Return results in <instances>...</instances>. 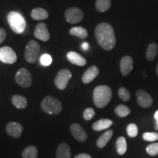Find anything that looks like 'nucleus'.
<instances>
[{"label": "nucleus", "instance_id": "33", "mask_svg": "<svg viewBox=\"0 0 158 158\" xmlns=\"http://www.w3.org/2000/svg\"><path fill=\"white\" fill-rule=\"evenodd\" d=\"M94 115H95V111H94V110L92 108H88L86 109H85L84 111V114H83L84 118L86 120H88V121L92 119L94 116Z\"/></svg>", "mask_w": 158, "mask_h": 158}, {"label": "nucleus", "instance_id": "20", "mask_svg": "<svg viewBox=\"0 0 158 158\" xmlns=\"http://www.w3.org/2000/svg\"><path fill=\"white\" fill-rule=\"evenodd\" d=\"M113 136V131L111 130H108L106 131L102 135L98 138L97 141V146L99 148H103L108 143L110 138Z\"/></svg>", "mask_w": 158, "mask_h": 158}, {"label": "nucleus", "instance_id": "22", "mask_svg": "<svg viewBox=\"0 0 158 158\" xmlns=\"http://www.w3.org/2000/svg\"><path fill=\"white\" fill-rule=\"evenodd\" d=\"M70 34L73 36L78 37L81 39H86L88 37L87 30L84 27H75L70 29Z\"/></svg>", "mask_w": 158, "mask_h": 158}, {"label": "nucleus", "instance_id": "19", "mask_svg": "<svg viewBox=\"0 0 158 158\" xmlns=\"http://www.w3.org/2000/svg\"><path fill=\"white\" fill-rule=\"evenodd\" d=\"M31 17L35 21H43L48 18V13L46 10L37 7L32 10L31 13Z\"/></svg>", "mask_w": 158, "mask_h": 158}, {"label": "nucleus", "instance_id": "26", "mask_svg": "<svg viewBox=\"0 0 158 158\" xmlns=\"http://www.w3.org/2000/svg\"><path fill=\"white\" fill-rule=\"evenodd\" d=\"M38 151L35 146H29L23 150L22 152L23 158H37Z\"/></svg>", "mask_w": 158, "mask_h": 158}, {"label": "nucleus", "instance_id": "2", "mask_svg": "<svg viewBox=\"0 0 158 158\" xmlns=\"http://www.w3.org/2000/svg\"><path fill=\"white\" fill-rule=\"evenodd\" d=\"M112 91L109 86L101 85L94 88L93 92L94 103L99 108H103L111 100Z\"/></svg>", "mask_w": 158, "mask_h": 158}, {"label": "nucleus", "instance_id": "37", "mask_svg": "<svg viewBox=\"0 0 158 158\" xmlns=\"http://www.w3.org/2000/svg\"><path fill=\"white\" fill-rule=\"evenodd\" d=\"M81 48H83V50L86 51L89 48V44L87 43H84L81 45Z\"/></svg>", "mask_w": 158, "mask_h": 158}, {"label": "nucleus", "instance_id": "25", "mask_svg": "<svg viewBox=\"0 0 158 158\" xmlns=\"http://www.w3.org/2000/svg\"><path fill=\"white\" fill-rule=\"evenodd\" d=\"M111 6L110 0H97L95 7L97 10L100 13H105L110 9Z\"/></svg>", "mask_w": 158, "mask_h": 158}, {"label": "nucleus", "instance_id": "30", "mask_svg": "<svg viewBox=\"0 0 158 158\" xmlns=\"http://www.w3.org/2000/svg\"><path fill=\"white\" fill-rule=\"evenodd\" d=\"M147 152L151 156L158 155V143L150 144L147 147Z\"/></svg>", "mask_w": 158, "mask_h": 158}, {"label": "nucleus", "instance_id": "21", "mask_svg": "<svg viewBox=\"0 0 158 158\" xmlns=\"http://www.w3.org/2000/svg\"><path fill=\"white\" fill-rule=\"evenodd\" d=\"M12 102L14 106L19 109H23L27 106V100L25 97L19 95V94H15L12 98Z\"/></svg>", "mask_w": 158, "mask_h": 158}, {"label": "nucleus", "instance_id": "14", "mask_svg": "<svg viewBox=\"0 0 158 158\" xmlns=\"http://www.w3.org/2000/svg\"><path fill=\"white\" fill-rule=\"evenodd\" d=\"M100 73V70L98 67L95 65H92L85 71V73L82 76V81L84 84H87L92 81H93L96 77Z\"/></svg>", "mask_w": 158, "mask_h": 158}, {"label": "nucleus", "instance_id": "5", "mask_svg": "<svg viewBox=\"0 0 158 158\" xmlns=\"http://www.w3.org/2000/svg\"><path fill=\"white\" fill-rule=\"evenodd\" d=\"M40 46L35 40H30L26 46L24 56L25 59L29 63H35L38 56Z\"/></svg>", "mask_w": 158, "mask_h": 158}, {"label": "nucleus", "instance_id": "18", "mask_svg": "<svg viewBox=\"0 0 158 158\" xmlns=\"http://www.w3.org/2000/svg\"><path fill=\"white\" fill-rule=\"evenodd\" d=\"M113 124V122L108 118H102L94 122L92 124V129L95 131H101V130L108 129Z\"/></svg>", "mask_w": 158, "mask_h": 158}, {"label": "nucleus", "instance_id": "29", "mask_svg": "<svg viewBox=\"0 0 158 158\" xmlns=\"http://www.w3.org/2000/svg\"><path fill=\"white\" fill-rule=\"evenodd\" d=\"M118 94L120 99L123 100V101L127 102L130 99V92L124 87L119 88V89L118 91Z\"/></svg>", "mask_w": 158, "mask_h": 158}, {"label": "nucleus", "instance_id": "24", "mask_svg": "<svg viewBox=\"0 0 158 158\" xmlns=\"http://www.w3.org/2000/svg\"><path fill=\"white\" fill-rule=\"evenodd\" d=\"M116 152L118 155H122L125 154L127 149V144L126 139L124 137H119L117 139L116 143Z\"/></svg>", "mask_w": 158, "mask_h": 158}, {"label": "nucleus", "instance_id": "10", "mask_svg": "<svg viewBox=\"0 0 158 158\" xmlns=\"http://www.w3.org/2000/svg\"><path fill=\"white\" fill-rule=\"evenodd\" d=\"M138 103L142 108H149L153 103V100L151 95L143 89H139L136 92Z\"/></svg>", "mask_w": 158, "mask_h": 158}, {"label": "nucleus", "instance_id": "3", "mask_svg": "<svg viewBox=\"0 0 158 158\" xmlns=\"http://www.w3.org/2000/svg\"><path fill=\"white\" fill-rule=\"evenodd\" d=\"M7 21L12 30L16 34H21L26 28V21L20 13L15 11L10 12L7 15Z\"/></svg>", "mask_w": 158, "mask_h": 158}, {"label": "nucleus", "instance_id": "9", "mask_svg": "<svg viewBox=\"0 0 158 158\" xmlns=\"http://www.w3.org/2000/svg\"><path fill=\"white\" fill-rule=\"evenodd\" d=\"M0 61L5 64H13L17 61V55L10 47H2L0 48Z\"/></svg>", "mask_w": 158, "mask_h": 158}, {"label": "nucleus", "instance_id": "27", "mask_svg": "<svg viewBox=\"0 0 158 158\" xmlns=\"http://www.w3.org/2000/svg\"><path fill=\"white\" fill-rule=\"evenodd\" d=\"M115 113L119 117H125L130 114V109L124 105H118L115 108Z\"/></svg>", "mask_w": 158, "mask_h": 158}, {"label": "nucleus", "instance_id": "4", "mask_svg": "<svg viewBox=\"0 0 158 158\" xmlns=\"http://www.w3.org/2000/svg\"><path fill=\"white\" fill-rule=\"evenodd\" d=\"M41 108L45 113L56 115L62 111V106L58 99L54 97L47 96L43 98L41 102Z\"/></svg>", "mask_w": 158, "mask_h": 158}, {"label": "nucleus", "instance_id": "38", "mask_svg": "<svg viewBox=\"0 0 158 158\" xmlns=\"http://www.w3.org/2000/svg\"><path fill=\"white\" fill-rule=\"evenodd\" d=\"M157 74L158 76V63H157Z\"/></svg>", "mask_w": 158, "mask_h": 158}, {"label": "nucleus", "instance_id": "15", "mask_svg": "<svg viewBox=\"0 0 158 158\" xmlns=\"http://www.w3.org/2000/svg\"><path fill=\"white\" fill-rule=\"evenodd\" d=\"M6 131L11 137L19 138L22 134L23 126L18 122H9L6 126Z\"/></svg>", "mask_w": 158, "mask_h": 158}, {"label": "nucleus", "instance_id": "6", "mask_svg": "<svg viewBox=\"0 0 158 158\" xmlns=\"http://www.w3.org/2000/svg\"><path fill=\"white\" fill-rule=\"evenodd\" d=\"M15 78L17 84L23 88L29 87L32 83V76L30 72L26 68H21L18 70Z\"/></svg>", "mask_w": 158, "mask_h": 158}, {"label": "nucleus", "instance_id": "35", "mask_svg": "<svg viewBox=\"0 0 158 158\" xmlns=\"http://www.w3.org/2000/svg\"><path fill=\"white\" fill-rule=\"evenodd\" d=\"M75 158H92V157L86 153H81V154H79V155H76Z\"/></svg>", "mask_w": 158, "mask_h": 158}, {"label": "nucleus", "instance_id": "23", "mask_svg": "<svg viewBox=\"0 0 158 158\" xmlns=\"http://www.w3.org/2000/svg\"><path fill=\"white\" fill-rule=\"evenodd\" d=\"M158 52V45L155 43H152L149 44L146 52V56L147 60L153 61L156 58Z\"/></svg>", "mask_w": 158, "mask_h": 158}, {"label": "nucleus", "instance_id": "16", "mask_svg": "<svg viewBox=\"0 0 158 158\" xmlns=\"http://www.w3.org/2000/svg\"><path fill=\"white\" fill-rule=\"evenodd\" d=\"M67 58L69 62L72 64L78 65V66H84L86 64V59L81 55L78 54L75 51H70L67 54Z\"/></svg>", "mask_w": 158, "mask_h": 158}, {"label": "nucleus", "instance_id": "12", "mask_svg": "<svg viewBox=\"0 0 158 158\" xmlns=\"http://www.w3.org/2000/svg\"><path fill=\"white\" fill-rule=\"evenodd\" d=\"M133 68V60L131 56H124L120 61V70L122 76H127L132 72Z\"/></svg>", "mask_w": 158, "mask_h": 158}, {"label": "nucleus", "instance_id": "8", "mask_svg": "<svg viewBox=\"0 0 158 158\" xmlns=\"http://www.w3.org/2000/svg\"><path fill=\"white\" fill-rule=\"evenodd\" d=\"M84 14L83 11L78 7H70L64 13V18L70 23H77L84 19Z\"/></svg>", "mask_w": 158, "mask_h": 158}, {"label": "nucleus", "instance_id": "28", "mask_svg": "<svg viewBox=\"0 0 158 158\" xmlns=\"http://www.w3.org/2000/svg\"><path fill=\"white\" fill-rule=\"evenodd\" d=\"M127 135L131 138H135L137 136L138 133V126L135 124L131 123L128 124L127 127Z\"/></svg>", "mask_w": 158, "mask_h": 158}, {"label": "nucleus", "instance_id": "11", "mask_svg": "<svg viewBox=\"0 0 158 158\" xmlns=\"http://www.w3.org/2000/svg\"><path fill=\"white\" fill-rule=\"evenodd\" d=\"M34 35L37 39L42 41H48L50 39V33H49L48 27L45 23H39L35 27Z\"/></svg>", "mask_w": 158, "mask_h": 158}, {"label": "nucleus", "instance_id": "31", "mask_svg": "<svg viewBox=\"0 0 158 158\" xmlns=\"http://www.w3.org/2000/svg\"><path fill=\"white\" fill-rule=\"evenodd\" d=\"M143 140L147 141H155L158 140L157 133H145L143 135Z\"/></svg>", "mask_w": 158, "mask_h": 158}, {"label": "nucleus", "instance_id": "7", "mask_svg": "<svg viewBox=\"0 0 158 158\" xmlns=\"http://www.w3.org/2000/svg\"><path fill=\"white\" fill-rule=\"evenodd\" d=\"M72 77V73L68 69H62L60 70L57 73L55 78V85L59 89L64 90L68 86V84L70 79Z\"/></svg>", "mask_w": 158, "mask_h": 158}, {"label": "nucleus", "instance_id": "32", "mask_svg": "<svg viewBox=\"0 0 158 158\" xmlns=\"http://www.w3.org/2000/svg\"><path fill=\"white\" fill-rule=\"evenodd\" d=\"M40 62L43 66H48L52 62V58L49 54H43L40 59Z\"/></svg>", "mask_w": 158, "mask_h": 158}, {"label": "nucleus", "instance_id": "13", "mask_svg": "<svg viewBox=\"0 0 158 158\" xmlns=\"http://www.w3.org/2000/svg\"><path fill=\"white\" fill-rule=\"evenodd\" d=\"M70 131L77 141L84 142L87 139V133L80 124L74 123L70 126Z\"/></svg>", "mask_w": 158, "mask_h": 158}, {"label": "nucleus", "instance_id": "36", "mask_svg": "<svg viewBox=\"0 0 158 158\" xmlns=\"http://www.w3.org/2000/svg\"><path fill=\"white\" fill-rule=\"evenodd\" d=\"M155 130H158V110H157L155 114Z\"/></svg>", "mask_w": 158, "mask_h": 158}, {"label": "nucleus", "instance_id": "34", "mask_svg": "<svg viewBox=\"0 0 158 158\" xmlns=\"http://www.w3.org/2000/svg\"><path fill=\"white\" fill-rule=\"evenodd\" d=\"M6 36H7L6 31L3 28H0V44L5 40Z\"/></svg>", "mask_w": 158, "mask_h": 158}, {"label": "nucleus", "instance_id": "1", "mask_svg": "<svg viewBox=\"0 0 158 158\" xmlns=\"http://www.w3.org/2000/svg\"><path fill=\"white\" fill-rule=\"evenodd\" d=\"M94 35L98 43L102 49L110 51L115 47L116 40L113 27L110 23L104 22L97 26Z\"/></svg>", "mask_w": 158, "mask_h": 158}, {"label": "nucleus", "instance_id": "17", "mask_svg": "<svg viewBox=\"0 0 158 158\" xmlns=\"http://www.w3.org/2000/svg\"><path fill=\"white\" fill-rule=\"evenodd\" d=\"M56 158H70L71 151L70 146L66 143H62L58 146L56 149Z\"/></svg>", "mask_w": 158, "mask_h": 158}]
</instances>
